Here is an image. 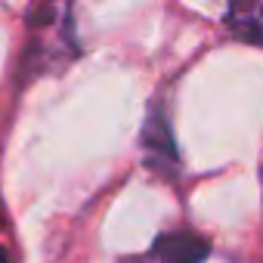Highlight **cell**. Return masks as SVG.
Returning <instances> with one entry per match:
<instances>
[{
    "mask_svg": "<svg viewBox=\"0 0 263 263\" xmlns=\"http://www.w3.org/2000/svg\"><path fill=\"white\" fill-rule=\"evenodd\" d=\"M229 25L232 31L248 41V44H257L260 41V7L257 4H238L229 10Z\"/></svg>",
    "mask_w": 263,
    "mask_h": 263,
    "instance_id": "obj_2",
    "label": "cell"
},
{
    "mask_svg": "<svg viewBox=\"0 0 263 263\" xmlns=\"http://www.w3.org/2000/svg\"><path fill=\"white\" fill-rule=\"evenodd\" d=\"M0 263H10V254H7V248L0 245Z\"/></svg>",
    "mask_w": 263,
    "mask_h": 263,
    "instance_id": "obj_3",
    "label": "cell"
},
{
    "mask_svg": "<svg viewBox=\"0 0 263 263\" xmlns=\"http://www.w3.org/2000/svg\"><path fill=\"white\" fill-rule=\"evenodd\" d=\"M208 254H211V248L198 232L174 229V232L158 235L149 251L127 257L124 263H204Z\"/></svg>",
    "mask_w": 263,
    "mask_h": 263,
    "instance_id": "obj_1",
    "label": "cell"
}]
</instances>
